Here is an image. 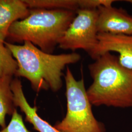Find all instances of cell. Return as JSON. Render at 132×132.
I'll return each instance as SVG.
<instances>
[{
	"label": "cell",
	"mask_w": 132,
	"mask_h": 132,
	"mask_svg": "<svg viewBox=\"0 0 132 132\" xmlns=\"http://www.w3.org/2000/svg\"><path fill=\"white\" fill-rule=\"evenodd\" d=\"M98 40V44L89 55L92 58L95 60L106 52H117L120 64L132 70V35L100 33Z\"/></svg>",
	"instance_id": "obj_6"
},
{
	"label": "cell",
	"mask_w": 132,
	"mask_h": 132,
	"mask_svg": "<svg viewBox=\"0 0 132 132\" xmlns=\"http://www.w3.org/2000/svg\"><path fill=\"white\" fill-rule=\"evenodd\" d=\"M29 9L67 10L76 11L78 0H24Z\"/></svg>",
	"instance_id": "obj_11"
},
{
	"label": "cell",
	"mask_w": 132,
	"mask_h": 132,
	"mask_svg": "<svg viewBox=\"0 0 132 132\" xmlns=\"http://www.w3.org/2000/svg\"><path fill=\"white\" fill-rule=\"evenodd\" d=\"M11 89L13 94L15 106L20 108L26 116V121L31 123L35 130L39 132H60L39 116L36 106L31 107L29 104L24 96L21 81L18 78L13 79Z\"/></svg>",
	"instance_id": "obj_8"
},
{
	"label": "cell",
	"mask_w": 132,
	"mask_h": 132,
	"mask_svg": "<svg viewBox=\"0 0 132 132\" xmlns=\"http://www.w3.org/2000/svg\"><path fill=\"white\" fill-rule=\"evenodd\" d=\"M113 0H78L79 9L96 10L99 7L112 6Z\"/></svg>",
	"instance_id": "obj_14"
},
{
	"label": "cell",
	"mask_w": 132,
	"mask_h": 132,
	"mask_svg": "<svg viewBox=\"0 0 132 132\" xmlns=\"http://www.w3.org/2000/svg\"><path fill=\"white\" fill-rule=\"evenodd\" d=\"M0 132H30L26 127L22 116L18 113L16 109L12 115V118L9 125L0 130Z\"/></svg>",
	"instance_id": "obj_13"
},
{
	"label": "cell",
	"mask_w": 132,
	"mask_h": 132,
	"mask_svg": "<svg viewBox=\"0 0 132 132\" xmlns=\"http://www.w3.org/2000/svg\"><path fill=\"white\" fill-rule=\"evenodd\" d=\"M18 63L5 43L0 42V78L13 77L18 70Z\"/></svg>",
	"instance_id": "obj_12"
},
{
	"label": "cell",
	"mask_w": 132,
	"mask_h": 132,
	"mask_svg": "<svg viewBox=\"0 0 132 132\" xmlns=\"http://www.w3.org/2000/svg\"><path fill=\"white\" fill-rule=\"evenodd\" d=\"M29 11L23 0H0V42L5 43L11 26L27 17Z\"/></svg>",
	"instance_id": "obj_9"
},
{
	"label": "cell",
	"mask_w": 132,
	"mask_h": 132,
	"mask_svg": "<svg viewBox=\"0 0 132 132\" xmlns=\"http://www.w3.org/2000/svg\"><path fill=\"white\" fill-rule=\"evenodd\" d=\"M12 77L0 78V126L6 127V114L12 115L16 107L13 100V94L11 89Z\"/></svg>",
	"instance_id": "obj_10"
},
{
	"label": "cell",
	"mask_w": 132,
	"mask_h": 132,
	"mask_svg": "<svg viewBox=\"0 0 132 132\" xmlns=\"http://www.w3.org/2000/svg\"><path fill=\"white\" fill-rule=\"evenodd\" d=\"M88 68L93 82L87 94L92 105L132 108V70L121 66L118 56L106 52Z\"/></svg>",
	"instance_id": "obj_2"
},
{
	"label": "cell",
	"mask_w": 132,
	"mask_h": 132,
	"mask_svg": "<svg viewBox=\"0 0 132 132\" xmlns=\"http://www.w3.org/2000/svg\"><path fill=\"white\" fill-rule=\"evenodd\" d=\"M98 10L78 9L58 46L64 50H83L89 55L98 43Z\"/></svg>",
	"instance_id": "obj_5"
},
{
	"label": "cell",
	"mask_w": 132,
	"mask_h": 132,
	"mask_svg": "<svg viewBox=\"0 0 132 132\" xmlns=\"http://www.w3.org/2000/svg\"><path fill=\"white\" fill-rule=\"evenodd\" d=\"M67 110L66 116L54 127L60 132H105L93 113L83 78L76 80L67 67L64 76Z\"/></svg>",
	"instance_id": "obj_4"
},
{
	"label": "cell",
	"mask_w": 132,
	"mask_h": 132,
	"mask_svg": "<svg viewBox=\"0 0 132 132\" xmlns=\"http://www.w3.org/2000/svg\"><path fill=\"white\" fill-rule=\"evenodd\" d=\"M98 10L97 28L98 33L132 35V16L122 9L112 5L100 6Z\"/></svg>",
	"instance_id": "obj_7"
},
{
	"label": "cell",
	"mask_w": 132,
	"mask_h": 132,
	"mask_svg": "<svg viewBox=\"0 0 132 132\" xmlns=\"http://www.w3.org/2000/svg\"><path fill=\"white\" fill-rule=\"evenodd\" d=\"M18 63L16 76L26 78L36 92L51 89L56 92L61 88L63 71L68 65L75 64L81 59L80 54L47 53L31 43L22 45L5 42Z\"/></svg>",
	"instance_id": "obj_1"
},
{
	"label": "cell",
	"mask_w": 132,
	"mask_h": 132,
	"mask_svg": "<svg viewBox=\"0 0 132 132\" xmlns=\"http://www.w3.org/2000/svg\"><path fill=\"white\" fill-rule=\"evenodd\" d=\"M126 2H129V3H130L132 4V0H128V1H126Z\"/></svg>",
	"instance_id": "obj_15"
},
{
	"label": "cell",
	"mask_w": 132,
	"mask_h": 132,
	"mask_svg": "<svg viewBox=\"0 0 132 132\" xmlns=\"http://www.w3.org/2000/svg\"><path fill=\"white\" fill-rule=\"evenodd\" d=\"M76 15V11L71 10L30 9L27 17L11 26L7 38L16 42L31 43L52 54Z\"/></svg>",
	"instance_id": "obj_3"
}]
</instances>
